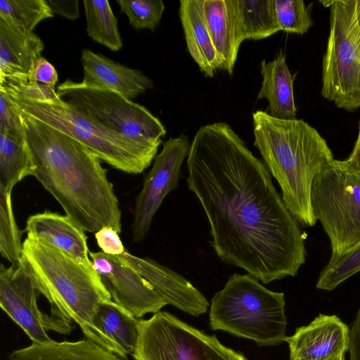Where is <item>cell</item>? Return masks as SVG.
Instances as JSON below:
<instances>
[{"mask_svg": "<svg viewBox=\"0 0 360 360\" xmlns=\"http://www.w3.org/2000/svg\"><path fill=\"white\" fill-rule=\"evenodd\" d=\"M44 48L34 32H24L0 18V84L31 83Z\"/></svg>", "mask_w": 360, "mask_h": 360, "instance_id": "obj_16", "label": "cell"}, {"mask_svg": "<svg viewBox=\"0 0 360 360\" xmlns=\"http://www.w3.org/2000/svg\"><path fill=\"white\" fill-rule=\"evenodd\" d=\"M53 17L46 0H0V18L26 32H34L41 21Z\"/></svg>", "mask_w": 360, "mask_h": 360, "instance_id": "obj_27", "label": "cell"}, {"mask_svg": "<svg viewBox=\"0 0 360 360\" xmlns=\"http://www.w3.org/2000/svg\"><path fill=\"white\" fill-rule=\"evenodd\" d=\"M83 4L88 36L111 51L120 50L123 41L118 29L117 20L109 1L84 0Z\"/></svg>", "mask_w": 360, "mask_h": 360, "instance_id": "obj_26", "label": "cell"}, {"mask_svg": "<svg viewBox=\"0 0 360 360\" xmlns=\"http://www.w3.org/2000/svg\"><path fill=\"white\" fill-rule=\"evenodd\" d=\"M360 271V243L339 256L330 257L321 271L316 288L332 290L352 275Z\"/></svg>", "mask_w": 360, "mask_h": 360, "instance_id": "obj_29", "label": "cell"}, {"mask_svg": "<svg viewBox=\"0 0 360 360\" xmlns=\"http://www.w3.org/2000/svg\"><path fill=\"white\" fill-rule=\"evenodd\" d=\"M8 360H123L89 339L78 341L51 340L13 351Z\"/></svg>", "mask_w": 360, "mask_h": 360, "instance_id": "obj_22", "label": "cell"}, {"mask_svg": "<svg viewBox=\"0 0 360 360\" xmlns=\"http://www.w3.org/2000/svg\"><path fill=\"white\" fill-rule=\"evenodd\" d=\"M252 120L254 146L278 183L286 207L300 224L314 226L313 181L334 160L326 140L302 120H281L256 110Z\"/></svg>", "mask_w": 360, "mask_h": 360, "instance_id": "obj_3", "label": "cell"}, {"mask_svg": "<svg viewBox=\"0 0 360 360\" xmlns=\"http://www.w3.org/2000/svg\"><path fill=\"white\" fill-rule=\"evenodd\" d=\"M191 145L184 134L169 138L163 143L161 152L154 158L151 169L144 177L133 210L131 230L134 243L144 240L164 198L178 187L182 176L181 165L188 156Z\"/></svg>", "mask_w": 360, "mask_h": 360, "instance_id": "obj_12", "label": "cell"}, {"mask_svg": "<svg viewBox=\"0 0 360 360\" xmlns=\"http://www.w3.org/2000/svg\"><path fill=\"white\" fill-rule=\"evenodd\" d=\"M343 358H344V356H341L340 358H337V359H331V360H342Z\"/></svg>", "mask_w": 360, "mask_h": 360, "instance_id": "obj_39", "label": "cell"}, {"mask_svg": "<svg viewBox=\"0 0 360 360\" xmlns=\"http://www.w3.org/2000/svg\"><path fill=\"white\" fill-rule=\"evenodd\" d=\"M349 360H360V309L349 330Z\"/></svg>", "mask_w": 360, "mask_h": 360, "instance_id": "obj_36", "label": "cell"}, {"mask_svg": "<svg viewBox=\"0 0 360 360\" xmlns=\"http://www.w3.org/2000/svg\"><path fill=\"white\" fill-rule=\"evenodd\" d=\"M19 113L32 156V176L84 231L95 233L110 226L120 233L118 198L98 157L65 134Z\"/></svg>", "mask_w": 360, "mask_h": 360, "instance_id": "obj_2", "label": "cell"}, {"mask_svg": "<svg viewBox=\"0 0 360 360\" xmlns=\"http://www.w3.org/2000/svg\"><path fill=\"white\" fill-rule=\"evenodd\" d=\"M58 80V72L55 67L45 58L41 56L36 62L32 82L56 88Z\"/></svg>", "mask_w": 360, "mask_h": 360, "instance_id": "obj_34", "label": "cell"}, {"mask_svg": "<svg viewBox=\"0 0 360 360\" xmlns=\"http://www.w3.org/2000/svg\"><path fill=\"white\" fill-rule=\"evenodd\" d=\"M321 95L340 108H360V31L352 0L331 1Z\"/></svg>", "mask_w": 360, "mask_h": 360, "instance_id": "obj_8", "label": "cell"}, {"mask_svg": "<svg viewBox=\"0 0 360 360\" xmlns=\"http://www.w3.org/2000/svg\"><path fill=\"white\" fill-rule=\"evenodd\" d=\"M40 294L31 276L19 262L0 266V306L25 333L32 343L52 340L50 330L68 334L71 323L53 314L42 312L37 304Z\"/></svg>", "mask_w": 360, "mask_h": 360, "instance_id": "obj_11", "label": "cell"}, {"mask_svg": "<svg viewBox=\"0 0 360 360\" xmlns=\"http://www.w3.org/2000/svg\"><path fill=\"white\" fill-rule=\"evenodd\" d=\"M261 75L262 82L257 99L266 98L268 101V113L278 119H296L294 76L288 68L285 55L282 50L274 60L261 62Z\"/></svg>", "mask_w": 360, "mask_h": 360, "instance_id": "obj_19", "label": "cell"}, {"mask_svg": "<svg viewBox=\"0 0 360 360\" xmlns=\"http://www.w3.org/2000/svg\"><path fill=\"white\" fill-rule=\"evenodd\" d=\"M53 13H56L71 20L79 17V1L77 0H49Z\"/></svg>", "mask_w": 360, "mask_h": 360, "instance_id": "obj_35", "label": "cell"}, {"mask_svg": "<svg viewBox=\"0 0 360 360\" xmlns=\"http://www.w3.org/2000/svg\"><path fill=\"white\" fill-rule=\"evenodd\" d=\"M101 251L110 255H119L125 250L117 233L112 227L105 226L94 233Z\"/></svg>", "mask_w": 360, "mask_h": 360, "instance_id": "obj_33", "label": "cell"}, {"mask_svg": "<svg viewBox=\"0 0 360 360\" xmlns=\"http://www.w3.org/2000/svg\"><path fill=\"white\" fill-rule=\"evenodd\" d=\"M0 131L13 138L25 139L20 114L13 104L6 89L0 86Z\"/></svg>", "mask_w": 360, "mask_h": 360, "instance_id": "obj_32", "label": "cell"}, {"mask_svg": "<svg viewBox=\"0 0 360 360\" xmlns=\"http://www.w3.org/2000/svg\"><path fill=\"white\" fill-rule=\"evenodd\" d=\"M135 360H248L215 337L160 311L139 320Z\"/></svg>", "mask_w": 360, "mask_h": 360, "instance_id": "obj_9", "label": "cell"}, {"mask_svg": "<svg viewBox=\"0 0 360 360\" xmlns=\"http://www.w3.org/2000/svg\"><path fill=\"white\" fill-rule=\"evenodd\" d=\"M285 341L290 360H331L348 350L349 329L337 316L320 314Z\"/></svg>", "mask_w": 360, "mask_h": 360, "instance_id": "obj_14", "label": "cell"}, {"mask_svg": "<svg viewBox=\"0 0 360 360\" xmlns=\"http://www.w3.org/2000/svg\"><path fill=\"white\" fill-rule=\"evenodd\" d=\"M207 27L216 51L219 70L233 72L239 44L229 0H202Z\"/></svg>", "mask_w": 360, "mask_h": 360, "instance_id": "obj_21", "label": "cell"}, {"mask_svg": "<svg viewBox=\"0 0 360 360\" xmlns=\"http://www.w3.org/2000/svg\"><path fill=\"white\" fill-rule=\"evenodd\" d=\"M27 236L43 240L82 263L93 266L84 230L70 217L44 211L30 215L25 225Z\"/></svg>", "mask_w": 360, "mask_h": 360, "instance_id": "obj_18", "label": "cell"}, {"mask_svg": "<svg viewBox=\"0 0 360 360\" xmlns=\"http://www.w3.org/2000/svg\"><path fill=\"white\" fill-rule=\"evenodd\" d=\"M139 320L112 300L102 302L94 316L95 326L127 356L132 355L139 335Z\"/></svg>", "mask_w": 360, "mask_h": 360, "instance_id": "obj_24", "label": "cell"}, {"mask_svg": "<svg viewBox=\"0 0 360 360\" xmlns=\"http://www.w3.org/2000/svg\"><path fill=\"white\" fill-rule=\"evenodd\" d=\"M342 360H345V359L343 358Z\"/></svg>", "mask_w": 360, "mask_h": 360, "instance_id": "obj_40", "label": "cell"}, {"mask_svg": "<svg viewBox=\"0 0 360 360\" xmlns=\"http://www.w3.org/2000/svg\"><path fill=\"white\" fill-rule=\"evenodd\" d=\"M179 13L191 56L206 77H213L219 64L204 18L202 0L180 1Z\"/></svg>", "mask_w": 360, "mask_h": 360, "instance_id": "obj_20", "label": "cell"}, {"mask_svg": "<svg viewBox=\"0 0 360 360\" xmlns=\"http://www.w3.org/2000/svg\"><path fill=\"white\" fill-rule=\"evenodd\" d=\"M89 257L112 300L136 319L156 314L167 304L146 278L118 256L89 251Z\"/></svg>", "mask_w": 360, "mask_h": 360, "instance_id": "obj_13", "label": "cell"}, {"mask_svg": "<svg viewBox=\"0 0 360 360\" xmlns=\"http://www.w3.org/2000/svg\"><path fill=\"white\" fill-rule=\"evenodd\" d=\"M84 84L117 92L134 99L153 88V81L142 72L118 63L85 49L82 51Z\"/></svg>", "mask_w": 360, "mask_h": 360, "instance_id": "obj_17", "label": "cell"}, {"mask_svg": "<svg viewBox=\"0 0 360 360\" xmlns=\"http://www.w3.org/2000/svg\"><path fill=\"white\" fill-rule=\"evenodd\" d=\"M3 86L16 110L77 140L105 163L125 173H142L157 155L162 139L141 141L112 131L63 101L53 91L42 98Z\"/></svg>", "mask_w": 360, "mask_h": 360, "instance_id": "obj_5", "label": "cell"}, {"mask_svg": "<svg viewBox=\"0 0 360 360\" xmlns=\"http://www.w3.org/2000/svg\"><path fill=\"white\" fill-rule=\"evenodd\" d=\"M12 191H0V252L11 264L21 259L22 231L18 226L12 205Z\"/></svg>", "mask_w": 360, "mask_h": 360, "instance_id": "obj_28", "label": "cell"}, {"mask_svg": "<svg viewBox=\"0 0 360 360\" xmlns=\"http://www.w3.org/2000/svg\"><path fill=\"white\" fill-rule=\"evenodd\" d=\"M187 185L207 218L217 255L267 284L295 276L304 237L265 164L229 124L202 126L186 160Z\"/></svg>", "mask_w": 360, "mask_h": 360, "instance_id": "obj_1", "label": "cell"}, {"mask_svg": "<svg viewBox=\"0 0 360 360\" xmlns=\"http://www.w3.org/2000/svg\"><path fill=\"white\" fill-rule=\"evenodd\" d=\"M33 163L25 139L0 131V191H12L15 185L32 176Z\"/></svg>", "mask_w": 360, "mask_h": 360, "instance_id": "obj_25", "label": "cell"}, {"mask_svg": "<svg viewBox=\"0 0 360 360\" xmlns=\"http://www.w3.org/2000/svg\"><path fill=\"white\" fill-rule=\"evenodd\" d=\"M237 39L259 40L281 31L274 0H229Z\"/></svg>", "mask_w": 360, "mask_h": 360, "instance_id": "obj_23", "label": "cell"}, {"mask_svg": "<svg viewBox=\"0 0 360 360\" xmlns=\"http://www.w3.org/2000/svg\"><path fill=\"white\" fill-rule=\"evenodd\" d=\"M56 93L84 115L127 137L156 141L166 134L162 123L146 107L114 91L68 79L56 86Z\"/></svg>", "mask_w": 360, "mask_h": 360, "instance_id": "obj_10", "label": "cell"}, {"mask_svg": "<svg viewBox=\"0 0 360 360\" xmlns=\"http://www.w3.org/2000/svg\"><path fill=\"white\" fill-rule=\"evenodd\" d=\"M346 160L352 167L360 172V124L356 143L351 155Z\"/></svg>", "mask_w": 360, "mask_h": 360, "instance_id": "obj_37", "label": "cell"}, {"mask_svg": "<svg viewBox=\"0 0 360 360\" xmlns=\"http://www.w3.org/2000/svg\"><path fill=\"white\" fill-rule=\"evenodd\" d=\"M117 256L146 278L167 304L194 316L207 312V300L181 275L148 257H139L127 251Z\"/></svg>", "mask_w": 360, "mask_h": 360, "instance_id": "obj_15", "label": "cell"}, {"mask_svg": "<svg viewBox=\"0 0 360 360\" xmlns=\"http://www.w3.org/2000/svg\"><path fill=\"white\" fill-rule=\"evenodd\" d=\"M20 262L37 289L51 305V312L75 322L86 338L113 352L127 356L94 325L99 305L112 300L94 266L84 264L47 242L27 236Z\"/></svg>", "mask_w": 360, "mask_h": 360, "instance_id": "obj_4", "label": "cell"}, {"mask_svg": "<svg viewBox=\"0 0 360 360\" xmlns=\"http://www.w3.org/2000/svg\"><path fill=\"white\" fill-rule=\"evenodd\" d=\"M274 5L281 30L304 34L311 27L312 20L302 0H274Z\"/></svg>", "mask_w": 360, "mask_h": 360, "instance_id": "obj_31", "label": "cell"}, {"mask_svg": "<svg viewBox=\"0 0 360 360\" xmlns=\"http://www.w3.org/2000/svg\"><path fill=\"white\" fill-rule=\"evenodd\" d=\"M210 324L259 346L285 341L287 319L283 292L270 290L250 274H233L211 300Z\"/></svg>", "mask_w": 360, "mask_h": 360, "instance_id": "obj_6", "label": "cell"}, {"mask_svg": "<svg viewBox=\"0 0 360 360\" xmlns=\"http://www.w3.org/2000/svg\"><path fill=\"white\" fill-rule=\"evenodd\" d=\"M131 26L136 30L151 31L158 25L165 10L162 0H117Z\"/></svg>", "mask_w": 360, "mask_h": 360, "instance_id": "obj_30", "label": "cell"}, {"mask_svg": "<svg viewBox=\"0 0 360 360\" xmlns=\"http://www.w3.org/2000/svg\"><path fill=\"white\" fill-rule=\"evenodd\" d=\"M355 19L360 31V0H352Z\"/></svg>", "mask_w": 360, "mask_h": 360, "instance_id": "obj_38", "label": "cell"}, {"mask_svg": "<svg viewBox=\"0 0 360 360\" xmlns=\"http://www.w3.org/2000/svg\"><path fill=\"white\" fill-rule=\"evenodd\" d=\"M313 214L328 234L330 257L360 243V172L347 160H333L315 176L311 191Z\"/></svg>", "mask_w": 360, "mask_h": 360, "instance_id": "obj_7", "label": "cell"}]
</instances>
